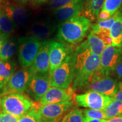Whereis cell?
I'll use <instances>...</instances> for the list:
<instances>
[{"mask_svg":"<svg viewBox=\"0 0 122 122\" xmlns=\"http://www.w3.org/2000/svg\"><path fill=\"white\" fill-rule=\"evenodd\" d=\"M18 43L19 63L22 68H30L39 52L41 42L33 36H29L20 38Z\"/></svg>","mask_w":122,"mask_h":122,"instance_id":"cell-6","label":"cell"},{"mask_svg":"<svg viewBox=\"0 0 122 122\" xmlns=\"http://www.w3.org/2000/svg\"><path fill=\"white\" fill-rule=\"evenodd\" d=\"M92 22L81 15L75 16L62 22L56 36L59 42L78 45L82 42L91 31Z\"/></svg>","mask_w":122,"mask_h":122,"instance_id":"cell-2","label":"cell"},{"mask_svg":"<svg viewBox=\"0 0 122 122\" xmlns=\"http://www.w3.org/2000/svg\"><path fill=\"white\" fill-rule=\"evenodd\" d=\"M60 122H84L83 111L76 108L71 110L64 116Z\"/></svg>","mask_w":122,"mask_h":122,"instance_id":"cell-28","label":"cell"},{"mask_svg":"<svg viewBox=\"0 0 122 122\" xmlns=\"http://www.w3.org/2000/svg\"><path fill=\"white\" fill-rule=\"evenodd\" d=\"M54 30V25L48 22L40 21L33 24L30 28V33L31 36L36 38L40 41H44L53 34Z\"/></svg>","mask_w":122,"mask_h":122,"instance_id":"cell-18","label":"cell"},{"mask_svg":"<svg viewBox=\"0 0 122 122\" xmlns=\"http://www.w3.org/2000/svg\"><path fill=\"white\" fill-rule=\"evenodd\" d=\"M17 42L15 40L8 38L3 44L0 51V60L9 61L16 52Z\"/></svg>","mask_w":122,"mask_h":122,"instance_id":"cell-22","label":"cell"},{"mask_svg":"<svg viewBox=\"0 0 122 122\" xmlns=\"http://www.w3.org/2000/svg\"><path fill=\"white\" fill-rule=\"evenodd\" d=\"M1 84H2V83H1V81H0V85H1Z\"/></svg>","mask_w":122,"mask_h":122,"instance_id":"cell-40","label":"cell"},{"mask_svg":"<svg viewBox=\"0 0 122 122\" xmlns=\"http://www.w3.org/2000/svg\"><path fill=\"white\" fill-rule=\"evenodd\" d=\"M105 47L106 45L103 41L97 35L91 30L86 39L77 46L75 50L82 51L88 50L92 54L100 56Z\"/></svg>","mask_w":122,"mask_h":122,"instance_id":"cell-17","label":"cell"},{"mask_svg":"<svg viewBox=\"0 0 122 122\" xmlns=\"http://www.w3.org/2000/svg\"><path fill=\"white\" fill-rule=\"evenodd\" d=\"M106 122H122V117L120 116L106 119Z\"/></svg>","mask_w":122,"mask_h":122,"instance_id":"cell-36","label":"cell"},{"mask_svg":"<svg viewBox=\"0 0 122 122\" xmlns=\"http://www.w3.org/2000/svg\"><path fill=\"white\" fill-rule=\"evenodd\" d=\"M117 14L116 13L112 17L104 20L97 21L96 23L92 24L91 30L93 33H98L100 32H110V30L115 22Z\"/></svg>","mask_w":122,"mask_h":122,"instance_id":"cell-24","label":"cell"},{"mask_svg":"<svg viewBox=\"0 0 122 122\" xmlns=\"http://www.w3.org/2000/svg\"><path fill=\"white\" fill-rule=\"evenodd\" d=\"M105 0H85L84 7L80 15L87 18L91 22L97 19Z\"/></svg>","mask_w":122,"mask_h":122,"instance_id":"cell-19","label":"cell"},{"mask_svg":"<svg viewBox=\"0 0 122 122\" xmlns=\"http://www.w3.org/2000/svg\"><path fill=\"white\" fill-rule=\"evenodd\" d=\"M117 18L110 30L112 45L122 46V6L116 13Z\"/></svg>","mask_w":122,"mask_h":122,"instance_id":"cell-21","label":"cell"},{"mask_svg":"<svg viewBox=\"0 0 122 122\" xmlns=\"http://www.w3.org/2000/svg\"><path fill=\"white\" fill-rule=\"evenodd\" d=\"M112 100L119 101L122 102V82L118 83V88L117 93L111 97Z\"/></svg>","mask_w":122,"mask_h":122,"instance_id":"cell-32","label":"cell"},{"mask_svg":"<svg viewBox=\"0 0 122 122\" xmlns=\"http://www.w3.org/2000/svg\"><path fill=\"white\" fill-rule=\"evenodd\" d=\"M88 87L89 91L111 97L118 91V83L109 76H101L93 80Z\"/></svg>","mask_w":122,"mask_h":122,"instance_id":"cell-15","label":"cell"},{"mask_svg":"<svg viewBox=\"0 0 122 122\" xmlns=\"http://www.w3.org/2000/svg\"><path fill=\"white\" fill-rule=\"evenodd\" d=\"M9 37V35L5 34V33H0V51H1V48H2L3 44L7 40V39Z\"/></svg>","mask_w":122,"mask_h":122,"instance_id":"cell-34","label":"cell"},{"mask_svg":"<svg viewBox=\"0 0 122 122\" xmlns=\"http://www.w3.org/2000/svg\"><path fill=\"white\" fill-rule=\"evenodd\" d=\"M122 57V46L110 45L106 46L100 56V71L104 76H108L113 72Z\"/></svg>","mask_w":122,"mask_h":122,"instance_id":"cell-9","label":"cell"},{"mask_svg":"<svg viewBox=\"0 0 122 122\" xmlns=\"http://www.w3.org/2000/svg\"><path fill=\"white\" fill-rule=\"evenodd\" d=\"M20 4H25L29 0H16Z\"/></svg>","mask_w":122,"mask_h":122,"instance_id":"cell-38","label":"cell"},{"mask_svg":"<svg viewBox=\"0 0 122 122\" xmlns=\"http://www.w3.org/2000/svg\"><path fill=\"white\" fill-rule=\"evenodd\" d=\"M0 10L11 20L15 27L23 26L28 20L26 10L22 6L11 4L8 0H0Z\"/></svg>","mask_w":122,"mask_h":122,"instance_id":"cell-11","label":"cell"},{"mask_svg":"<svg viewBox=\"0 0 122 122\" xmlns=\"http://www.w3.org/2000/svg\"><path fill=\"white\" fill-rule=\"evenodd\" d=\"M74 92V89L70 86L67 88L50 86L43 97L39 101L40 105H45L72 101Z\"/></svg>","mask_w":122,"mask_h":122,"instance_id":"cell-13","label":"cell"},{"mask_svg":"<svg viewBox=\"0 0 122 122\" xmlns=\"http://www.w3.org/2000/svg\"><path fill=\"white\" fill-rule=\"evenodd\" d=\"M114 71L119 78L122 79V57L118 62Z\"/></svg>","mask_w":122,"mask_h":122,"instance_id":"cell-33","label":"cell"},{"mask_svg":"<svg viewBox=\"0 0 122 122\" xmlns=\"http://www.w3.org/2000/svg\"><path fill=\"white\" fill-rule=\"evenodd\" d=\"M85 0H73L69 4L55 11L57 20L65 22L75 16L80 15L84 7Z\"/></svg>","mask_w":122,"mask_h":122,"instance_id":"cell-16","label":"cell"},{"mask_svg":"<svg viewBox=\"0 0 122 122\" xmlns=\"http://www.w3.org/2000/svg\"><path fill=\"white\" fill-rule=\"evenodd\" d=\"M20 117L11 114H0V122H18Z\"/></svg>","mask_w":122,"mask_h":122,"instance_id":"cell-31","label":"cell"},{"mask_svg":"<svg viewBox=\"0 0 122 122\" xmlns=\"http://www.w3.org/2000/svg\"><path fill=\"white\" fill-rule=\"evenodd\" d=\"M122 6V0H105L99 13L97 21L104 20L112 17Z\"/></svg>","mask_w":122,"mask_h":122,"instance_id":"cell-20","label":"cell"},{"mask_svg":"<svg viewBox=\"0 0 122 122\" xmlns=\"http://www.w3.org/2000/svg\"><path fill=\"white\" fill-rule=\"evenodd\" d=\"M106 119H90L84 117V122H106Z\"/></svg>","mask_w":122,"mask_h":122,"instance_id":"cell-35","label":"cell"},{"mask_svg":"<svg viewBox=\"0 0 122 122\" xmlns=\"http://www.w3.org/2000/svg\"><path fill=\"white\" fill-rule=\"evenodd\" d=\"M31 75L30 68H23L15 72L7 82L0 85V98L10 94L24 92Z\"/></svg>","mask_w":122,"mask_h":122,"instance_id":"cell-5","label":"cell"},{"mask_svg":"<svg viewBox=\"0 0 122 122\" xmlns=\"http://www.w3.org/2000/svg\"><path fill=\"white\" fill-rule=\"evenodd\" d=\"M84 117L90 119H106V117L103 110H98L85 109L83 111Z\"/></svg>","mask_w":122,"mask_h":122,"instance_id":"cell-29","label":"cell"},{"mask_svg":"<svg viewBox=\"0 0 122 122\" xmlns=\"http://www.w3.org/2000/svg\"><path fill=\"white\" fill-rule=\"evenodd\" d=\"M40 106V105L32 107L26 114L20 117L18 122H42L41 117L38 111Z\"/></svg>","mask_w":122,"mask_h":122,"instance_id":"cell-27","label":"cell"},{"mask_svg":"<svg viewBox=\"0 0 122 122\" xmlns=\"http://www.w3.org/2000/svg\"><path fill=\"white\" fill-rule=\"evenodd\" d=\"M120 117H122V115H121V116H120Z\"/></svg>","mask_w":122,"mask_h":122,"instance_id":"cell-41","label":"cell"},{"mask_svg":"<svg viewBox=\"0 0 122 122\" xmlns=\"http://www.w3.org/2000/svg\"><path fill=\"white\" fill-rule=\"evenodd\" d=\"M61 119H57L54 120H51V121H48V122H59L61 120Z\"/></svg>","mask_w":122,"mask_h":122,"instance_id":"cell-39","label":"cell"},{"mask_svg":"<svg viewBox=\"0 0 122 122\" xmlns=\"http://www.w3.org/2000/svg\"><path fill=\"white\" fill-rule=\"evenodd\" d=\"M35 106L32 101L22 93H12L0 98V109L3 113L22 117Z\"/></svg>","mask_w":122,"mask_h":122,"instance_id":"cell-3","label":"cell"},{"mask_svg":"<svg viewBox=\"0 0 122 122\" xmlns=\"http://www.w3.org/2000/svg\"><path fill=\"white\" fill-rule=\"evenodd\" d=\"M50 40L41 42V46L32 65L30 67L32 74L49 73L50 68Z\"/></svg>","mask_w":122,"mask_h":122,"instance_id":"cell-14","label":"cell"},{"mask_svg":"<svg viewBox=\"0 0 122 122\" xmlns=\"http://www.w3.org/2000/svg\"><path fill=\"white\" fill-rule=\"evenodd\" d=\"M106 119L119 117L122 115V102L111 99L107 106L103 110Z\"/></svg>","mask_w":122,"mask_h":122,"instance_id":"cell-25","label":"cell"},{"mask_svg":"<svg viewBox=\"0 0 122 122\" xmlns=\"http://www.w3.org/2000/svg\"><path fill=\"white\" fill-rule=\"evenodd\" d=\"M72 101L40 105L39 111L42 122L54 120L62 118L64 114L70 109L73 105Z\"/></svg>","mask_w":122,"mask_h":122,"instance_id":"cell-12","label":"cell"},{"mask_svg":"<svg viewBox=\"0 0 122 122\" xmlns=\"http://www.w3.org/2000/svg\"><path fill=\"white\" fill-rule=\"evenodd\" d=\"M50 86L49 73L32 74L25 92L29 97L35 102H39Z\"/></svg>","mask_w":122,"mask_h":122,"instance_id":"cell-7","label":"cell"},{"mask_svg":"<svg viewBox=\"0 0 122 122\" xmlns=\"http://www.w3.org/2000/svg\"><path fill=\"white\" fill-rule=\"evenodd\" d=\"M74 100L79 106L89 109L103 110L110 102V97L92 91H88L84 93L75 94Z\"/></svg>","mask_w":122,"mask_h":122,"instance_id":"cell-8","label":"cell"},{"mask_svg":"<svg viewBox=\"0 0 122 122\" xmlns=\"http://www.w3.org/2000/svg\"><path fill=\"white\" fill-rule=\"evenodd\" d=\"M30 1L33 5L37 6L43 4V3L47 2V1H48L49 0H30Z\"/></svg>","mask_w":122,"mask_h":122,"instance_id":"cell-37","label":"cell"},{"mask_svg":"<svg viewBox=\"0 0 122 122\" xmlns=\"http://www.w3.org/2000/svg\"><path fill=\"white\" fill-rule=\"evenodd\" d=\"M16 28L6 15L0 10V33L10 35Z\"/></svg>","mask_w":122,"mask_h":122,"instance_id":"cell-26","label":"cell"},{"mask_svg":"<svg viewBox=\"0 0 122 122\" xmlns=\"http://www.w3.org/2000/svg\"><path fill=\"white\" fill-rule=\"evenodd\" d=\"M74 64V52L50 75V86L61 88L70 87L75 77Z\"/></svg>","mask_w":122,"mask_h":122,"instance_id":"cell-4","label":"cell"},{"mask_svg":"<svg viewBox=\"0 0 122 122\" xmlns=\"http://www.w3.org/2000/svg\"><path fill=\"white\" fill-rule=\"evenodd\" d=\"M49 75L65 61L66 58L75 51L74 46L59 41L50 40Z\"/></svg>","mask_w":122,"mask_h":122,"instance_id":"cell-10","label":"cell"},{"mask_svg":"<svg viewBox=\"0 0 122 122\" xmlns=\"http://www.w3.org/2000/svg\"><path fill=\"white\" fill-rule=\"evenodd\" d=\"M16 65L13 61L0 60V81L7 82L15 73Z\"/></svg>","mask_w":122,"mask_h":122,"instance_id":"cell-23","label":"cell"},{"mask_svg":"<svg viewBox=\"0 0 122 122\" xmlns=\"http://www.w3.org/2000/svg\"><path fill=\"white\" fill-rule=\"evenodd\" d=\"M72 1L73 0H51L50 3V7L51 9L56 11Z\"/></svg>","mask_w":122,"mask_h":122,"instance_id":"cell-30","label":"cell"},{"mask_svg":"<svg viewBox=\"0 0 122 122\" xmlns=\"http://www.w3.org/2000/svg\"><path fill=\"white\" fill-rule=\"evenodd\" d=\"M75 77L73 89L88 86L100 71V56L93 54L89 50H75Z\"/></svg>","mask_w":122,"mask_h":122,"instance_id":"cell-1","label":"cell"}]
</instances>
